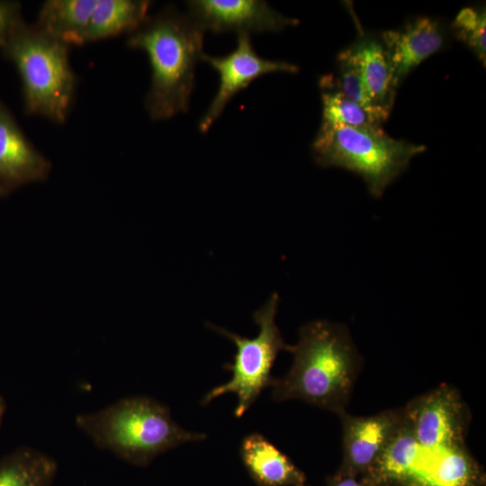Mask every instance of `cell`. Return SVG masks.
<instances>
[{
    "label": "cell",
    "mask_w": 486,
    "mask_h": 486,
    "mask_svg": "<svg viewBox=\"0 0 486 486\" xmlns=\"http://www.w3.org/2000/svg\"><path fill=\"white\" fill-rule=\"evenodd\" d=\"M305 486V485H304Z\"/></svg>",
    "instance_id": "cell-24"
},
{
    "label": "cell",
    "mask_w": 486,
    "mask_h": 486,
    "mask_svg": "<svg viewBox=\"0 0 486 486\" xmlns=\"http://www.w3.org/2000/svg\"><path fill=\"white\" fill-rule=\"evenodd\" d=\"M402 410L406 426L421 446L429 450L464 446L469 410L455 388L441 385Z\"/></svg>",
    "instance_id": "cell-7"
},
{
    "label": "cell",
    "mask_w": 486,
    "mask_h": 486,
    "mask_svg": "<svg viewBox=\"0 0 486 486\" xmlns=\"http://www.w3.org/2000/svg\"><path fill=\"white\" fill-rule=\"evenodd\" d=\"M9 192V189L0 184V198L6 195Z\"/></svg>",
    "instance_id": "cell-23"
},
{
    "label": "cell",
    "mask_w": 486,
    "mask_h": 486,
    "mask_svg": "<svg viewBox=\"0 0 486 486\" xmlns=\"http://www.w3.org/2000/svg\"><path fill=\"white\" fill-rule=\"evenodd\" d=\"M343 428V464L340 472L366 474L403 422L402 410H390L368 417L339 414Z\"/></svg>",
    "instance_id": "cell-10"
},
{
    "label": "cell",
    "mask_w": 486,
    "mask_h": 486,
    "mask_svg": "<svg viewBox=\"0 0 486 486\" xmlns=\"http://www.w3.org/2000/svg\"><path fill=\"white\" fill-rule=\"evenodd\" d=\"M242 463L258 486H304V473L264 436H246L239 450Z\"/></svg>",
    "instance_id": "cell-14"
},
{
    "label": "cell",
    "mask_w": 486,
    "mask_h": 486,
    "mask_svg": "<svg viewBox=\"0 0 486 486\" xmlns=\"http://www.w3.org/2000/svg\"><path fill=\"white\" fill-rule=\"evenodd\" d=\"M321 128L348 126L354 128L381 127L361 106L334 91H322Z\"/></svg>",
    "instance_id": "cell-18"
},
{
    "label": "cell",
    "mask_w": 486,
    "mask_h": 486,
    "mask_svg": "<svg viewBox=\"0 0 486 486\" xmlns=\"http://www.w3.org/2000/svg\"><path fill=\"white\" fill-rule=\"evenodd\" d=\"M50 171V161L30 141L0 101V184L11 191L45 181Z\"/></svg>",
    "instance_id": "cell-11"
},
{
    "label": "cell",
    "mask_w": 486,
    "mask_h": 486,
    "mask_svg": "<svg viewBox=\"0 0 486 486\" xmlns=\"http://www.w3.org/2000/svg\"><path fill=\"white\" fill-rule=\"evenodd\" d=\"M203 32L189 15L168 7L128 34V47L144 51L149 60L145 107L153 121L188 111L194 68L204 54Z\"/></svg>",
    "instance_id": "cell-2"
},
{
    "label": "cell",
    "mask_w": 486,
    "mask_h": 486,
    "mask_svg": "<svg viewBox=\"0 0 486 486\" xmlns=\"http://www.w3.org/2000/svg\"><path fill=\"white\" fill-rule=\"evenodd\" d=\"M380 38L397 88L411 70L441 50L446 40L440 20L428 16H418L399 29L383 32Z\"/></svg>",
    "instance_id": "cell-12"
},
{
    "label": "cell",
    "mask_w": 486,
    "mask_h": 486,
    "mask_svg": "<svg viewBox=\"0 0 486 486\" xmlns=\"http://www.w3.org/2000/svg\"><path fill=\"white\" fill-rule=\"evenodd\" d=\"M150 4L148 0H98L83 44L130 34L146 20Z\"/></svg>",
    "instance_id": "cell-16"
},
{
    "label": "cell",
    "mask_w": 486,
    "mask_h": 486,
    "mask_svg": "<svg viewBox=\"0 0 486 486\" xmlns=\"http://www.w3.org/2000/svg\"><path fill=\"white\" fill-rule=\"evenodd\" d=\"M452 27L485 67L486 12L484 7H465L456 15Z\"/></svg>",
    "instance_id": "cell-19"
},
{
    "label": "cell",
    "mask_w": 486,
    "mask_h": 486,
    "mask_svg": "<svg viewBox=\"0 0 486 486\" xmlns=\"http://www.w3.org/2000/svg\"><path fill=\"white\" fill-rule=\"evenodd\" d=\"M289 352L292 367L273 379V399H298L338 415L346 411L361 362L347 328L324 320L308 322Z\"/></svg>",
    "instance_id": "cell-1"
},
{
    "label": "cell",
    "mask_w": 486,
    "mask_h": 486,
    "mask_svg": "<svg viewBox=\"0 0 486 486\" xmlns=\"http://www.w3.org/2000/svg\"><path fill=\"white\" fill-rule=\"evenodd\" d=\"M328 486H369L364 482H359L356 476L338 472L334 478L329 481Z\"/></svg>",
    "instance_id": "cell-21"
},
{
    "label": "cell",
    "mask_w": 486,
    "mask_h": 486,
    "mask_svg": "<svg viewBox=\"0 0 486 486\" xmlns=\"http://www.w3.org/2000/svg\"><path fill=\"white\" fill-rule=\"evenodd\" d=\"M279 296L274 292L267 302L253 313L254 321L259 332L254 338H248L223 328L208 323L207 326L230 339L237 347L232 364L225 368L232 372L230 380L214 387L204 395L202 405L209 404L215 398L233 392L238 397L234 415L240 418L251 407L261 392L270 386L273 381L271 370L281 350L289 351L275 323Z\"/></svg>",
    "instance_id": "cell-6"
},
{
    "label": "cell",
    "mask_w": 486,
    "mask_h": 486,
    "mask_svg": "<svg viewBox=\"0 0 486 486\" xmlns=\"http://www.w3.org/2000/svg\"><path fill=\"white\" fill-rule=\"evenodd\" d=\"M58 465L53 457L21 447L0 462V486H51Z\"/></svg>",
    "instance_id": "cell-17"
},
{
    "label": "cell",
    "mask_w": 486,
    "mask_h": 486,
    "mask_svg": "<svg viewBox=\"0 0 486 486\" xmlns=\"http://www.w3.org/2000/svg\"><path fill=\"white\" fill-rule=\"evenodd\" d=\"M22 19L19 2L0 0V48L14 26Z\"/></svg>",
    "instance_id": "cell-20"
},
{
    "label": "cell",
    "mask_w": 486,
    "mask_h": 486,
    "mask_svg": "<svg viewBox=\"0 0 486 486\" xmlns=\"http://www.w3.org/2000/svg\"><path fill=\"white\" fill-rule=\"evenodd\" d=\"M98 0H47L33 25L68 46L83 45L90 17Z\"/></svg>",
    "instance_id": "cell-15"
},
{
    "label": "cell",
    "mask_w": 486,
    "mask_h": 486,
    "mask_svg": "<svg viewBox=\"0 0 486 486\" xmlns=\"http://www.w3.org/2000/svg\"><path fill=\"white\" fill-rule=\"evenodd\" d=\"M68 49L23 19L9 32L1 50L19 74L27 114L57 124L67 121L76 86Z\"/></svg>",
    "instance_id": "cell-4"
},
{
    "label": "cell",
    "mask_w": 486,
    "mask_h": 486,
    "mask_svg": "<svg viewBox=\"0 0 486 486\" xmlns=\"http://www.w3.org/2000/svg\"><path fill=\"white\" fill-rule=\"evenodd\" d=\"M339 54L356 67L380 120L385 122L393 106L397 87L390 58L381 38L361 33Z\"/></svg>",
    "instance_id": "cell-13"
},
{
    "label": "cell",
    "mask_w": 486,
    "mask_h": 486,
    "mask_svg": "<svg viewBox=\"0 0 486 486\" xmlns=\"http://www.w3.org/2000/svg\"><path fill=\"white\" fill-rule=\"evenodd\" d=\"M187 5L188 15L203 31L214 32H279L299 22L259 0H193Z\"/></svg>",
    "instance_id": "cell-9"
},
{
    "label": "cell",
    "mask_w": 486,
    "mask_h": 486,
    "mask_svg": "<svg viewBox=\"0 0 486 486\" xmlns=\"http://www.w3.org/2000/svg\"><path fill=\"white\" fill-rule=\"evenodd\" d=\"M5 409H6V405H5L4 400L3 399V397L0 396V425L2 422L4 413L5 411Z\"/></svg>",
    "instance_id": "cell-22"
},
{
    "label": "cell",
    "mask_w": 486,
    "mask_h": 486,
    "mask_svg": "<svg viewBox=\"0 0 486 486\" xmlns=\"http://www.w3.org/2000/svg\"><path fill=\"white\" fill-rule=\"evenodd\" d=\"M76 426L101 449L137 466H147L158 455L206 435L190 432L171 417L165 404L148 396H130L75 418Z\"/></svg>",
    "instance_id": "cell-3"
},
{
    "label": "cell",
    "mask_w": 486,
    "mask_h": 486,
    "mask_svg": "<svg viewBox=\"0 0 486 486\" xmlns=\"http://www.w3.org/2000/svg\"><path fill=\"white\" fill-rule=\"evenodd\" d=\"M202 60L210 64L220 77L218 91L198 124L202 133L208 131L228 102L256 78L272 72L296 73L299 70L292 63L259 57L253 48L249 34L245 32L238 34L237 47L230 53L221 57L203 54Z\"/></svg>",
    "instance_id": "cell-8"
},
{
    "label": "cell",
    "mask_w": 486,
    "mask_h": 486,
    "mask_svg": "<svg viewBox=\"0 0 486 486\" xmlns=\"http://www.w3.org/2000/svg\"><path fill=\"white\" fill-rule=\"evenodd\" d=\"M425 150L424 145L390 137L382 127H320L311 145L319 166L356 173L374 198H380L411 159Z\"/></svg>",
    "instance_id": "cell-5"
}]
</instances>
